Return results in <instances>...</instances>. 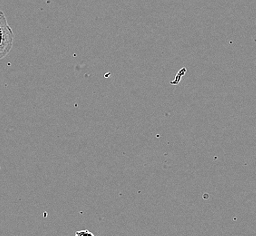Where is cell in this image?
<instances>
[{"instance_id":"obj_3","label":"cell","mask_w":256,"mask_h":236,"mask_svg":"<svg viewBox=\"0 0 256 236\" xmlns=\"http://www.w3.org/2000/svg\"><path fill=\"white\" fill-rule=\"evenodd\" d=\"M3 16H5V14H4V12H2V11L0 10V20H1V18H2Z\"/></svg>"},{"instance_id":"obj_2","label":"cell","mask_w":256,"mask_h":236,"mask_svg":"<svg viewBox=\"0 0 256 236\" xmlns=\"http://www.w3.org/2000/svg\"><path fill=\"white\" fill-rule=\"evenodd\" d=\"M74 236H94V234L89 230H83V231L76 232Z\"/></svg>"},{"instance_id":"obj_1","label":"cell","mask_w":256,"mask_h":236,"mask_svg":"<svg viewBox=\"0 0 256 236\" xmlns=\"http://www.w3.org/2000/svg\"><path fill=\"white\" fill-rule=\"evenodd\" d=\"M15 34L8 23V20L3 16L0 20V60L5 58L14 46Z\"/></svg>"}]
</instances>
